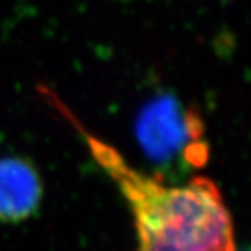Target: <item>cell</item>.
Segmentation results:
<instances>
[{
  "instance_id": "6da1fadb",
  "label": "cell",
  "mask_w": 251,
  "mask_h": 251,
  "mask_svg": "<svg viewBox=\"0 0 251 251\" xmlns=\"http://www.w3.org/2000/svg\"><path fill=\"white\" fill-rule=\"evenodd\" d=\"M40 93L77 130L120 189L133 217L138 251H236L230 212L210 178L197 176L186 185H168L136 170L114 146L86 130L47 86Z\"/></svg>"
},
{
  "instance_id": "7a4b0ae2",
  "label": "cell",
  "mask_w": 251,
  "mask_h": 251,
  "mask_svg": "<svg viewBox=\"0 0 251 251\" xmlns=\"http://www.w3.org/2000/svg\"><path fill=\"white\" fill-rule=\"evenodd\" d=\"M136 138L160 180H178L209 160L201 115L177 97L162 94L149 101L136 120Z\"/></svg>"
},
{
  "instance_id": "3957f363",
  "label": "cell",
  "mask_w": 251,
  "mask_h": 251,
  "mask_svg": "<svg viewBox=\"0 0 251 251\" xmlns=\"http://www.w3.org/2000/svg\"><path fill=\"white\" fill-rule=\"evenodd\" d=\"M44 183L30 160L19 156L0 159V223L17 224L41 207Z\"/></svg>"
},
{
  "instance_id": "277c9868",
  "label": "cell",
  "mask_w": 251,
  "mask_h": 251,
  "mask_svg": "<svg viewBox=\"0 0 251 251\" xmlns=\"http://www.w3.org/2000/svg\"><path fill=\"white\" fill-rule=\"evenodd\" d=\"M245 251H247V250H245Z\"/></svg>"
}]
</instances>
